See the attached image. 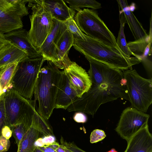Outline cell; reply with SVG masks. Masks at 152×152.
Wrapping results in <instances>:
<instances>
[{
    "mask_svg": "<svg viewBox=\"0 0 152 152\" xmlns=\"http://www.w3.org/2000/svg\"><path fill=\"white\" fill-rule=\"evenodd\" d=\"M90 64L88 74L90 88L80 98L77 97L67 108L94 116L100 106L119 98L129 100L123 71L90 57L85 56Z\"/></svg>",
    "mask_w": 152,
    "mask_h": 152,
    "instance_id": "obj_1",
    "label": "cell"
},
{
    "mask_svg": "<svg viewBox=\"0 0 152 152\" xmlns=\"http://www.w3.org/2000/svg\"><path fill=\"white\" fill-rule=\"evenodd\" d=\"M74 36V48L85 57L88 56L122 70L132 69L133 66L142 59L129 57L119 48L107 45L84 34V39Z\"/></svg>",
    "mask_w": 152,
    "mask_h": 152,
    "instance_id": "obj_2",
    "label": "cell"
},
{
    "mask_svg": "<svg viewBox=\"0 0 152 152\" xmlns=\"http://www.w3.org/2000/svg\"><path fill=\"white\" fill-rule=\"evenodd\" d=\"M40 69L36 82L34 94L38 101L37 111L48 120L56 107V100L60 80L62 72L52 61Z\"/></svg>",
    "mask_w": 152,
    "mask_h": 152,
    "instance_id": "obj_3",
    "label": "cell"
},
{
    "mask_svg": "<svg viewBox=\"0 0 152 152\" xmlns=\"http://www.w3.org/2000/svg\"><path fill=\"white\" fill-rule=\"evenodd\" d=\"M41 56L27 57L19 61L13 77V88L24 98L31 99L39 71L45 61Z\"/></svg>",
    "mask_w": 152,
    "mask_h": 152,
    "instance_id": "obj_4",
    "label": "cell"
},
{
    "mask_svg": "<svg viewBox=\"0 0 152 152\" xmlns=\"http://www.w3.org/2000/svg\"><path fill=\"white\" fill-rule=\"evenodd\" d=\"M4 100L6 126L11 129L23 122L32 121L36 110L34 100L24 98L12 88L4 93Z\"/></svg>",
    "mask_w": 152,
    "mask_h": 152,
    "instance_id": "obj_5",
    "label": "cell"
},
{
    "mask_svg": "<svg viewBox=\"0 0 152 152\" xmlns=\"http://www.w3.org/2000/svg\"><path fill=\"white\" fill-rule=\"evenodd\" d=\"M75 20L87 36L108 46L119 48L115 36L94 10L81 9L76 14Z\"/></svg>",
    "mask_w": 152,
    "mask_h": 152,
    "instance_id": "obj_6",
    "label": "cell"
},
{
    "mask_svg": "<svg viewBox=\"0 0 152 152\" xmlns=\"http://www.w3.org/2000/svg\"><path fill=\"white\" fill-rule=\"evenodd\" d=\"M123 71L128 96L132 107L146 113L152 103V80L141 76L135 69Z\"/></svg>",
    "mask_w": 152,
    "mask_h": 152,
    "instance_id": "obj_7",
    "label": "cell"
},
{
    "mask_svg": "<svg viewBox=\"0 0 152 152\" xmlns=\"http://www.w3.org/2000/svg\"><path fill=\"white\" fill-rule=\"evenodd\" d=\"M28 2L32 12L29 16L31 26L27 37L33 45L39 50L51 32L53 17L43 0H28Z\"/></svg>",
    "mask_w": 152,
    "mask_h": 152,
    "instance_id": "obj_8",
    "label": "cell"
},
{
    "mask_svg": "<svg viewBox=\"0 0 152 152\" xmlns=\"http://www.w3.org/2000/svg\"><path fill=\"white\" fill-rule=\"evenodd\" d=\"M28 0H0V31L7 33L22 28V18L28 14Z\"/></svg>",
    "mask_w": 152,
    "mask_h": 152,
    "instance_id": "obj_9",
    "label": "cell"
},
{
    "mask_svg": "<svg viewBox=\"0 0 152 152\" xmlns=\"http://www.w3.org/2000/svg\"><path fill=\"white\" fill-rule=\"evenodd\" d=\"M150 115L132 107L125 108L122 112L115 131L128 142L137 132L148 124Z\"/></svg>",
    "mask_w": 152,
    "mask_h": 152,
    "instance_id": "obj_10",
    "label": "cell"
},
{
    "mask_svg": "<svg viewBox=\"0 0 152 152\" xmlns=\"http://www.w3.org/2000/svg\"><path fill=\"white\" fill-rule=\"evenodd\" d=\"M50 135H54L48 120L36 110L31 125L18 146V152H33L36 148L34 146L35 141L39 137Z\"/></svg>",
    "mask_w": 152,
    "mask_h": 152,
    "instance_id": "obj_11",
    "label": "cell"
},
{
    "mask_svg": "<svg viewBox=\"0 0 152 152\" xmlns=\"http://www.w3.org/2000/svg\"><path fill=\"white\" fill-rule=\"evenodd\" d=\"M53 26L51 32L39 50L45 60L52 61L59 68L56 46L62 35L67 29L63 22L53 18Z\"/></svg>",
    "mask_w": 152,
    "mask_h": 152,
    "instance_id": "obj_12",
    "label": "cell"
},
{
    "mask_svg": "<svg viewBox=\"0 0 152 152\" xmlns=\"http://www.w3.org/2000/svg\"><path fill=\"white\" fill-rule=\"evenodd\" d=\"M64 69L69 84L76 92L77 97H81L87 92L91 85L88 72L75 62L72 61Z\"/></svg>",
    "mask_w": 152,
    "mask_h": 152,
    "instance_id": "obj_13",
    "label": "cell"
},
{
    "mask_svg": "<svg viewBox=\"0 0 152 152\" xmlns=\"http://www.w3.org/2000/svg\"><path fill=\"white\" fill-rule=\"evenodd\" d=\"M6 39L23 50L27 56L34 58L42 56L39 50L36 49L29 41L27 31L22 28L4 34Z\"/></svg>",
    "mask_w": 152,
    "mask_h": 152,
    "instance_id": "obj_14",
    "label": "cell"
},
{
    "mask_svg": "<svg viewBox=\"0 0 152 152\" xmlns=\"http://www.w3.org/2000/svg\"><path fill=\"white\" fill-rule=\"evenodd\" d=\"M119 12H122L126 23L129 26L135 41L149 38V35L132 12L130 9L126 0H117Z\"/></svg>",
    "mask_w": 152,
    "mask_h": 152,
    "instance_id": "obj_15",
    "label": "cell"
},
{
    "mask_svg": "<svg viewBox=\"0 0 152 152\" xmlns=\"http://www.w3.org/2000/svg\"><path fill=\"white\" fill-rule=\"evenodd\" d=\"M127 142L124 152H152V135L148 124L140 130Z\"/></svg>",
    "mask_w": 152,
    "mask_h": 152,
    "instance_id": "obj_16",
    "label": "cell"
},
{
    "mask_svg": "<svg viewBox=\"0 0 152 152\" xmlns=\"http://www.w3.org/2000/svg\"><path fill=\"white\" fill-rule=\"evenodd\" d=\"M77 97L64 70H62L56 95L55 108L67 109Z\"/></svg>",
    "mask_w": 152,
    "mask_h": 152,
    "instance_id": "obj_17",
    "label": "cell"
},
{
    "mask_svg": "<svg viewBox=\"0 0 152 152\" xmlns=\"http://www.w3.org/2000/svg\"><path fill=\"white\" fill-rule=\"evenodd\" d=\"M73 35L66 30L58 41L56 46V53L58 59L59 69H64L72 62L69 58V50L73 46Z\"/></svg>",
    "mask_w": 152,
    "mask_h": 152,
    "instance_id": "obj_18",
    "label": "cell"
},
{
    "mask_svg": "<svg viewBox=\"0 0 152 152\" xmlns=\"http://www.w3.org/2000/svg\"><path fill=\"white\" fill-rule=\"evenodd\" d=\"M43 1L53 18L62 22L70 18H73L75 13V11L69 7L64 0H43Z\"/></svg>",
    "mask_w": 152,
    "mask_h": 152,
    "instance_id": "obj_19",
    "label": "cell"
},
{
    "mask_svg": "<svg viewBox=\"0 0 152 152\" xmlns=\"http://www.w3.org/2000/svg\"><path fill=\"white\" fill-rule=\"evenodd\" d=\"M27 57L24 52L11 42L0 49V67L19 62Z\"/></svg>",
    "mask_w": 152,
    "mask_h": 152,
    "instance_id": "obj_20",
    "label": "cell"
},
{
    "mask_svg": "<svg viewBox=\"0 0 152 152\" xmlns=\"http://www.w3.org/2000/svg\"><path fill=\"white\" fill-rule=\"evenodd\" d=\"M152 19L151 18L149 37L145 39L127 43L131 52L137 57L140 58L142 61L148 59L152 54Z\"/></svg>",
    "mask_w": 152,
    "mask_h": 152,
    "instance_id": "obj_21",
    "label": "cell"
},
{
    "mask_svg": "<svg viewBox=\"0 0 152 152\" xmlns=\"http://www.w3.org/2000/svg\"><path fill=\"white\" fill-rule=\"evenodd\" d=\"M19 62L3 67L0 72V84L4 93L13 88L12 80Z\"/></svg>",
    "mask_w": 152,
    "mask_h": 152,
    "instance_id": "obj_22",
    "label": "cell"
},
{
    "mask_svg": "<svg viewBox=\"0 0 152 152\" xmlns=\"http://www.w3.org/2000/svg\"><path fill=\"white\" fill-rule=\"evenodd\" d=\"M119 19L120 27L118 37L116 39L117 45L121 51L128 56L130 57L131 55H133L135 57H137L131 52L127 45L124 31L126 23L124 16L122 12H119Z\"/></svg>",
    "mask_w": 152,
    "mask_h": 152,
    "instance_id": "obj_23",
    "label": "cell"
},
{
    "mask_svg": "<svg viewBox=\"0 0 152 152\" xmlns=\"http://www.w3.org/2000/svg\"><path fill=\"white\" fill-rule=\"evenodd\" d=\"M67 3L70 8L78 12L81 8L86 7L92 10H98L102 8L101 4L96 0H64Z\"/></svg>",
    "mask_w": 152,
    "mask_h": 152,
    "instance_id": "obj_24",
    "label": "cell"
},
{
    "mask_svg": "<svg viewBox=\"0 0 152 152\" xmlns=\"http://www.w3.org/2000/svg\"><path fill=\"white\" fill-rule=\"evenodd\" d=\"M32 122H23L12 127V134L16 143L18 146L24 135L31 126Z\"/></svg>",
    "mask_w": 152,
    "mask_h": 152,
    "instance_id": "obj_25",
    "label": "cell"
},
{
    "mask_svg": "<svg viewBox=\"0 0 152 152\" xmlns=\"http://www.w3.org/2000/svg\"><path fill=\"white\" fill-rule=\"evenodd\" d=\"M63 22L67 29L73 34V36L82 39L85 38L84 34L80 30L73 18L69 19Z\"/></svg>",
    "mask_w": 152,
    "mask_h": 152,
    "instance_id": "obj_26",
    "label": "cell"
},
{
    "mask_svg": "<svg viewBox=\"0 0 152 152\" xmlns=\"http://www.w3.org/2000/svg\"><path fill=\"white\" fill-rule=\"evenodd\" d=\"M55 142L56 138L54 135L45 136L38 139L34 142V146L36 148L48 146Z\"/></svg>",
    "mask_w": 152,
    "mask_h": 152,
    "instance_id": "obj_27",
    "label": "cell"
},
{
    "mask_svg": "<svg viewBox=\"0 0 152 152\" xmlns=\"http://www.w3.org/2000/svg\"><path fill=\"white\" fill-rule=\"evenodd\" d=\"M4 93L0 96V136L2 128L6 125V117L4 106Z\"/></svg>",
    "mask_w": 152,
    "mask_h": 152,
    "instance_id": "obj_28",
    "label": "cell"
},
{
    "mask_svg": "<svg viewBox=\"0 0 152 152\" xmlns=\"http://www.w3.org/2000/svg\"><path fill=\"white\" fill-rule=\"evenodd\" d=\"M106 136L104 132L99 129L92 131L90 136V142L91 143L97 142L103 140Z\"/></svg>",
    "mask_w": 152,
    "mask_h": 152,
    "instance_id": "obj_29",
    "label": "cell"
},
{
    "mask_svg": "<svg viewBox=\"0 0 152 152\" xmlns=\"http://www.w3.org/2000/svg\"><path fill=\"white\" fill-rule=\"evenodd\" d=\"M10 146V142L2 135L0 136V152H5L8 150Z\"/></svg>",
    "mask_w": 152,
    "mask_h": 152,
    "instance_id": "obj_30",
    "label": "cell"
},
{
    "mask_svg": "<svg viewBox=\"0 0 152 152\" xmlns=\"http://www.w3.org/2000/svg\"><path fill=\"white\" fill-rule=\"evenodd\" d=\"M61 139V144L66 146L72 152H86L80 149L73 143H67L64 141L63 139Z\"/></svg>",
    "mask_w": 152,
    "mask_h": 152,
    "instance_id": "obj_31",
    "label": "cell"
},
{
    "mask_svg": "<svg viewBox=\"0 0 152 152\" xmlns=\"http://www.w3.org/2000/svg\"><path fill=\"white\" fill-rule=\"evenodd\" d=\"M73 119L75 121L79 123H84L87 120L86 115L81 112L75 113Z\"/></svg>",
    "mask_w": 152,
    "mask_h": 152,
    "instance_id": "obj_32",
    "label": "cell"
},
{
    "mask_svg": "<svg viewBox=\"0 0 152 152\" xmlns=\"http://www.w3.org/2000/svg\"><path fill=\"white\" fill-rule=\"evenodd\" d=\"M12 133V129L7 126H4L1 129V135L9 140L11 137Z\"/></svg>",
    "mask_w": 152,
    "mask_h": 152,
    "instance_id": "obj_33",
    "label": "cell"
},
{
    "mask_svg": "<svg viewBox=\"0 0 152 152\" xmlns=\"http://www.w3.org/2000/svg\"><path fill=\"white\" fill-rule=\"evenodd\" d=\"M10 43V41L6 39L4 34L0 31V49L4 46Z\"/></svg>",
    "mask_w": 152,
    "mask_h": 152,
    "instance_id": "obj_34",
    "label": "cell"
},
{
    "mask_svg": "<svg viewBox=\"0 0 152 152\" xmlns=\"http://www.w3.org/2000/svg\"><path fill=\"white\" fill-rule=\"evenodd\" d=\"M39 148L44 152H56L55 150L49 146H45Z\"/></svg>",
    "mask_w": 152,
    "mask_h": 152,
    "instance_id": "obj_35",
    "label": "cell"
},
{
    "mask_svg": "<svg viewBox=\"0 0 152 152\" xmlns=\"http://www.w3.org/2000/svg\"><path fill=\"white\" fill-rule=\"evenodd\" d=\"M60 146V145L59 143L55 142L52 143L48 146L55 150Z\"/></svg>",
    "mask_w": 152,
    "mask_h": 152,
    "instance_id": "obj_36",
    "label": "cell"
},
{
    "mask_svg": "<svg viewBox=\"0 0 152 152\" xmlns=\"http://www.w3.org/2000/svg\"><path fill=\"white\" fill-rule=\"evenodd\" d=\"M55 151L56 152H65L63 145L61 144Z\"/></svg>",
    "mask_w": 152,
    "mask_h": 152,
    "instance_id": "obj_37",
    "label": "cell"
},
{
    "mask_svg": "<svg viewBox=\"0 0 152 152\" xmlns=\"http://www.w3.org/2000/svg\"><path fill=\"white\" fill-rule=\"evenodd\" d=\"M33 152H44L43 151H42L40 149V148L38 147H36L34 150Z\"/></svg>",
    "mask_w": 152,
    "mask_h": 152,
    "instance_id": "obj_38",
    "label": "cell"
},
{
    "mask_svg": "<svg viewBox=\"0 0 152 152\" xmlns=\"http://www.w3.org/2000/svg\"><path fill=\"white\" fill-rule=\"evenodd\" d=\"M61 145H62L64 147L65 149V152H72L70 150L68 149L66 146L64 145L61 144Z\"/></svg>",
    "mask_w": 152,
    "mask_h": 152,
    "instance_id": "obj_39",
    "label": "cell"
},
{
    "mask_svg": "<svg viewBox=\"0 0 152 152\" xmlns=\"http://www.w3.org/2000/svg\"><path fill=\"white\" fill-rule=\"evenodd\" d=\"M4 93V92L3 90V89L0 84V96Z\"/></svg>",
    "mask_w": 152,
    "mask_h": 152,
    "instance_id": "obj_40",
    "label": "cell"
},
{
    "mask_svg": "<svg viewBox=\"0 0 152 152\" xmlns=\"http://www.w3.org/2000/svg\"><path fill=\"white\" fill-rule=\"evenodd\" d=\"M107 152H118L114 148H112Z\"/></svg>",
    "mask_w": 152,
    "mask_h": 152,
    "instance_id": "obj_41",
    "label": "cell"
},
{
    "mask_svg": "<svg viewBox=\"0 0 152 152\" xmlns=\"http://www.w3.org/2000/svg\"><path fill=\"white\" fill-rule=\"evenodd\" d=\"M2 67H0V72H1L2 69Z\"/></svg>",
    "mask_w": 152,
    "mask_h": 152,
    "instance_id": "obj_42",
    "label": "cell"
},
{
    "mask_svg": "<svg viewBox=\"0 0 152 152\" xmlns=\"http://www.w3.org/2000/svg\"><path fill=\"white\" fill-rule=\"evenodd\" d=\"M17 152H18V151H17Z\"/></svg>",
    "mask_w": 152,
    "mask_h": 152,
    "instance_id": "obj_43",
    "label": "cell"
}]
</instances>
